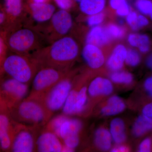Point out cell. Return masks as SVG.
<instances>
[{
	"instance_id": "38",
	"label": "cell",
	"mask_w": 152,
	"mask_h": 152,
	"mask_svg": "<svg viewBox=\"0 0 152 152\" xmlns=\"http://www.w3.org/2000/svg\"><path fill=\"white\" fill-rule=\"evenodd\" d=\"M144 87L146 91L152 97V77L146 79L144 82Z\"/></svg>"
},
{
	"instance_id": "14",
	"label": "cell",
	"mask_w": 152,
	"mask_h": 152,
	"mask_svg": "<svg viewBox=\"0 0 152 152\" xmlns=\"http://www.w3.org/2000/svg\"><path fill=\"white\" fill-rule=\"evenodd\" d=\"M62 141L54 133L43 129L39 133L36 144V152H63Z\"/></svg>"
},
{
	"instance_id": "4",
	"label": "cell",
	"mask_w": 152,
	"mask_h": 152,
	"mask_svg": "<svg viewBox=\"0 0 152 152\" xmlns=\"http://www.w3.org/2000/svg\"><path fill=\"white\" fill-rule=\"evenodd\" d=\"M3 69L9 77L30 85L39 67L31 56L13 53L6 57Z\"/></svg>"
},
{
	"instance_id": "26",
	"label": "cell",
	"mask_w": 152,
	"mask_h": 152,
	"mask_svg": "<svg viewBox=\"0 0 152 152\" xmlns=\"http://www.w3.org/2000/svg\"><path fill=\"white\" fill-rule=\"evenodd\" d=\"M109 5L115 11L119 16L126 17L130 12L131 8L127 0H109Z\"/></svg>"
},
{
	"instance_id": "17",
	"label": "cell",
	"mask_w": 152,
	"mask_h": 152,
	"mask_svg": "<svg viewBox=\"0 0 152 152\" xmlns=\"http://www.w3.org/2000/svg\"><path fill=\"white\" fill-rule=\"evenodd\" d=\"M113 91V86L109 79L97 77L90 83L88 88V94L92 97L109 96Z\"/></svg>"
},
{
	"instance_id": "23",
	"label": "cell",
	"mask_w": 152,
	"mask_h": 152,
	"mask_svg": "<svg viewBox=\"0 0 152 152\" xmlns=\"http://www.w3.org/2000/svg\"><path fill=\"white\" fill-rule=\"evenodd\" d=\"M112 140L110 132L106 128H99L95 132V145L101 151H106L110 150L111 148Z\"/></svg>"
},
{
	"instance_id": "19",
	"label": "cell",
	"mask_w": 152,
	"mask_h": 152,
	"mask_svg": "<svg viewBox=\"0 0 152 152\" xmlns=\"http://www.w3.org/2000/svg\"><path fill=\"white\" fill-rule=\"evenodd\" d=\"M127 49L122 44L115 47L107 61V67L113 72L120 71L124 66Z\"/></svg>"
},
{
	"instance_id": "31",
	"label": "cell",
	"mask_w": 152,
	"mask_h": 152,
	"mask_svg": "<svg viewBox=\"0 0 152 152\" xmlns=\"http://www.w3.org/2000/svg\"><path fill=\"white\" fill-rule=\"evenodd\" d=\"M141 62V56L139 52L134 49L127 50L125 63L131 67H136L139 65Z\"/></svg>"
},
{
	"instance_id": "44",
	"label": "cell",
	"mask_w": 152,
	"mask_h": 152,
	"mask_svg": "<svg viewBox=\"0 0 152 152\" xmlns=\"http://www.w3.org/2000/svg\"><path fill=\"white\" fill-rule=\"evenodd\" d=\"M83 0H74V1L75 3H80L81 1H82Z\"/></svg>"
},
{
	"instance_id": "5",
	"label": "cell",
	"mask_w": 152,
	"mask_h": 152,
	"mask_svg": "<svg viewBox=\"0 0 152 152\" xmlns=\"http://www.w3.org/2000/svg\"><path fill=\"white\" fill-rule=\"evenodd\" d=\"M66 74V70L58 68H39L31 82V88L28 96L42 101L47 93Z\"/></svg>"
},
{
	"instance_id": "18",
	"label": "cell",
	"mask_w": 152,
	"mask_h": 152,
	"mask_svg": "<svg viewBox=\"0 0 152 152\" xmlns=\"http://www.w3.org/2000/svg\"><path fill=\"white\" fill-rule=\"evenodd\" d=\"M112 40L106 28L98 26L92 27L88 32L86 43L101 48L108 44Z\"/></svg>"
},
{
	"instance_id": "34",
	"label": "cell",
	"mask_w": 152,
	"mask_h": 152,
	"mask_svg": "<svg viewBox=\"0 0 152 152\" xmlns=\"http://www.w3.org/2000/svg\"><path fill=\"white\" fill-rule=\"evenodd\" d=\"M8 31V25L5 12L4 9H0V32L6 34Z\"/></svg>"
},
{
	"instance_id": "41",
	"label": "cell",
	"mask_w": 152,
	"mask_h": 152,
	"mask_svg": "<svg viewBox=\"0 0 152 152\" xmlns=\"http://www.w3.org/2000/svg\"><path fill=\"white\" fill-rule=\"evenodd\" d=\"M53 0H26L27 2L31 3H50Z\"/></svg>"
},
{
	"instance_id": "29",
	"label": "cell",
	"mask_w": 152,
	"mask_h": 152,
	"mask_svg": "<svg viewBox=\"0 0 152 152\" xmlns=\"http://www.w3.org/2000/svg\"><path fill=\"white\" fill-rule=\"evenodd\" d=\"M105 28L112 39H121L124 36V28L119 25L111 23L108 25Z\"/></svg>"
},
{
	"instance_id": "16",
	"label": "cell",
	"mask_w": 152,
	"mask_h": 152,
	"mask_svg": "<svg viewBox=\"0 0 152 152\" xmlns=\"http://www.w3.org/2000/svg\"><path fill=\"white\" fill-rule=\"evenodd\" d=\"M82 56L85 62L89 67L98 69L103 65L105 58L99 47L86 44L82 51Z\"/></svg>"
},
{
	"instance_id": "2",
	"label": "cell",
	"mask_w": 152,
	"mask_h": 152,
	"mask_svg": "<svg viewBox=\"0 0 152 152\" xmlns=\"http://www.w3.org/2000/svg\"><path fill=\"white\" fill-rule=\"evenodd\" d=\"M12 119L17 122L35 126H45L52 118L39 100L28 96L9 110Z\"/></svg>"
},
{
	"instance_id": "15",
	"label": "cell",
	"mask_w": 152,
	"mask_h": 152,
	"mask_svg": "<svg viewBox=\"0 0 152 152\" xmlns=\"http://www.w3.org/2000/svg\"><path fill=\"white\" fill-rule=\"evenodd\" d=\"M3 9L7 20L8 32L22 26L26 14L23 0H4Z\"/></svg>"
},
{
	"instance_id": "46",
	"label": "cell",
	"mask_w": 152,
	"mask_h": 152,
	"mask_svg": "<svg viewBox=\"0 0 152 152\" xmlns=\"http://www.w3.org/2000/svg\"><path fill=\"white\" fill-rule=\"evenodd\" d=\"M1 151V148H0V151Z\"/></svg>"
},
{
	"instance_id": "6",
	"label": "cell",
	"mask_w": 152,
	"mask_h": 152,
	"mask_svg": "<svg viewBox=\"0 0 152 152\" xmlns=\"http://www.w3.org/2000/svg\"><path fill=\"white\" fill-rule=\"evenodd\" d=\"M30 85L9 77L0 80V99L8 110L20 102L29 94Z\"/></svg>"
},
{
	"instance_id": "45",
	"label": "cell",
	"mask_w": 152,
	"mask_h": 152,
	"mask_svg": "<svg viewBox=\"0 0 152 152\" xmlns=\"http://www.w3.org/2000/svg\"><path fill=\"white\" fill-rule=\"evenodd\" d=\"M149 16L150 17V18L152 20V11L151 12V14H150Z\"/></svg>"
},
{
	"instance_id": "8",
	"label": "cell",
	"mask_w": 152,
	"mask_h": 152,
	"mask_svg": "<svg viewBox=\"0 0 152 152\" xmlns=\"http://www.w3.org/2000/svg\"><path fill=\"white\" fill-rule=\"evenodd\" d=\"M73 21L69 11L59 10L56 11L49 21L45 24L42 29H45L42 34L50 44L56 40L65 37L71 31Z\"/></svg>"
},
{
	"instance_id": "25",
	"label": "cell",
	"mask_w": 152,
	"mask_h": 152,
	"mask_svg": "<svg viewBox=\"0 0 152 152\" xmlns=\"http://www.w3.org/2000/svg\"><path fill=\"white\" fill-rule=\"evenodd\" d=\"M128 42L131 46L137 48L139 51L142 53H146L150 50V38L147 35L132 33L128 36Z\"/></svg>"
},
{
	"instance_id": "37",
	"label": "cell",
	"mask_w": 152,
	"mask_h": 152,
	"mask_svg": "<svg viewBox=\"0 0 152 152\" xmlns=\"http://www.w3.org/2000/svg\"><path fill=\"white\" fill-rule=\"evenodd\" d=\"M138 14L135 11H131L126 17V20L131 29L133 30L137 19Z\"/></svg>"
},
{
	"instance_id": "22",
	"label": "cell",
	"mask_w": 152,
	"mask_h": 152,
	"mask_svg": "<svg viewBox=\"0 0 152 152\" xmlns=\"http://www.w3.org/2000/svg\"><path fill=\"white\" fill-rule=\"evenodd\" d=\"M107 0H83L79 3V8L83 13L91 15L102 12Z\"/></svg>"
},
{
	"instance_id": "43",
	"label": "cell",
	"mask_w": 152,
	"mask_h": 152,
	"mask_svg": "<svg viewBox=\"0 0 152 152\" xmlns=\"http://www.w3.org/2000/svg\"><path fill=\"white\" fill-rule=\"evenodd\" d=\"M8 111L7 109L4 106L3 104L2 103L1 101V100L0 99V112L3 111Z\"/></svg>"
},
{
	"instance_id": "30",
	"label": "cell",
	"mask_w": 152,
	"mask_h": 152,
	"mask_svg": "<svg viewBox=\"0 0 152 152\" xmlns=\"http://www.w3.org/2000/svg\"><path fill=\"white\" fill-rule=\"evenodd\" d=\"M135 7L139 12L144 15H149L152 11V0H136Z\"/></svg>"
},
{
	"instance_id": "7",
	"label": "cell",
	"mask_w": 152,
	"mask_h": 152,
	"mask_svg": "<svg viewBox=\"0 0 152 152\" xmlns=\"http://www.w3.org/2000/svg\"><path fill=\"white\" fill-rule=\"evenodd\" d=\"M73 86L72 81L66 74L43 98L41 101L52 117L62 110Z\"/></svg>"
},
{
	"instance_id": "3",
	"label": "cell",
	"mask_w": 152,
	"mask_h": 152,
	"mask_svg": "<svg viewBox=\"0 0 152 152\" xmlns=\"http://www.w3.org/2000/svg\"><path fill=\"white\" fill-rule=\"evenodd\" d=\"M43 39L39 31L27 26L15 28L6 36L8 50L13 53L28 56H31L42 48L40 42Z\"/></svg>"
},
{
	"instance_id": "24",
	"label": "cell",
	"mask_w": 152,
	"mask_h": 152,
	"mask_svg": "<svg viewBox=\"0 0 152 152\" xmlns=\"http://www.w3.org/2000/svg\"><path fill=\"white\" fill-rule=\"evenodd\" d=\"M152 130V118L142 114L133 125L132 132L134 136L140 137Z\"/></svg>"
},
{
	"instance_id": "12",
	"label": "cell",
	"mask_w": 152,
	"mask_h": 152,
	"mask_svg": "<svg viewBox=\"0 0 152 152\" xmlns=\"http://www.w3.org/2000/svg\"><path fill=\"white\" fill-rule=\"evenodd\" d=\"M26 13L29 15L33 21L44 25L50 21L56 12L55 5L50 2L27 3L25 4Z\"/></svg>"
},
{
	"instance_id": "33",
	"label": "cell",
	"mask_w": 152,
	"mask_h": 152,
	"mask_svg": "<svg viewBox=\"0 0 152 152\" xmlns=\"http://www.w3.org/2000/svg\"><path fill=\"white\" fill-rule=\"evenodd\" d=\"M59 10L69 11L73 7L74 0H53Z\"/></svg>"
},
{
	"instance_id": "40",
	"label": "cell",
	"mask_w": 152,
	"mask_h": 152,
	"mask_svg": "<svg viewBox=\"0 0 152 152\" xmlns=\"http://www.w3.org/2000/svg\"><path fill=\"white\" fill-rule=\"evenodd\" d=\"M129 148L126 146L122 145L121 144L118 145V146L113 148L111 151L113 152H126L129 151Z\"/></svg>"
},
{
	"instance_id": "27",
	"label": "cell",
	"mask_w": 152,
	"mask_h": 152,
	"mask_svg": "<svg viewBox=\"0 0 152 152\" xmlns=\"http://www.w3.org/2000/svg\"><path fill=\"white\" fill-rule=\"evenodd\" d=\"M111 80L114 83L121 84L129 85L132 83L134 78L132 75L125 71H115L110 76Z\"/></svg>"
},
{
	"instance_id": "21",
	"label": "cell",
	"mask_w": 152,
	"mask_h": 152,
	"mask_svg": "<svg viewBox=\"0 0 152 152\" xmlns=\"http://www.w3.org/2000/svg\"><path fill=\"white\" fill-rule=\"evenodd\" d=\"M110 132L112 139L117 145L122 144L126 139L125 123L120 118L112 120L110 124Z\"/></svg>"
},
{
	"instance_id": "36",
	"label": "cell",
	"mask_w": 152,
	"mask_h": 152,
	"mask_svg": "<svg viewBox=\"0 0 152 152\" xmlns=\"http://www.w3.org/2000/svg\"><path fill=\"white\" fill-rule=\"evenodd\" d=\"M152 142L149 137L146 138L142 141L139 146L138 151L140 152H151L152 150Z\"/></svg>"
},
{
	"instance_id": "13",
	"label": "cell",
	"mask_w": 152,
	"mask_h": 152,
	"mask_svg": "<svg viewBox=\"0 0 152 152\" xmlns=\"http://www.w3.org/2000/svg\"><path fill=\"white\" fill-rule=\"evenodd\" d=\"M16 123L9 111L0 112V148L2 151L11 152Z\"/></svg>"
},
{
	"instance_id": "1",
	"label": "cell",
	"mask_w": 152,
	"mask_h": 152,
	"mask_svg": "<svg viewBox=\"0 0 152 152\" xmlns=\"http://www.w3.org/2000/svg\"><path fill=\"white\" fill-rule=\"evenodd\" d=\"M79 47L77 41L66 36L39 49L31 55L39 68L51 66L66 70L67 66L78 56Z\"/></svg>"
},
{
	"instance_id": "35",
	"label": "cell",
	"mask_w": 152,
	"mask_h": 152,
	"mask_svg": "<svg viewBox=\"0 0 152 152\" xmlns=\"http://www.w3.org/2000/svg\"><path fill=\"white\" fill-rule=\"evenodd\" d=\"M149 24L148 19L144 15L140 14L138 15L137 19L133 28V31H137L140 29L145 27Z\"/></svg>"
},
{
	"instance_id": "20",
	"label": "cell",
	"mask_w": 152,
	"mask_h": 152,
	"mask_svg": "<svg viewBox=\"0 0 152 152\" xmlns=\"http://www.w3.org/2000/svg\"><path fill=\"white\" fill-rule=\"evenodd\" d=\"M126 107V104L122 99L115 95L108 99L105 105L101 109V113L105 116L115 115L124 111Z\"/></svg>"
},
{
	"instance_id": "42",
	"label": "cell",
	"mask_w": 152,
	"mask_h": 152,
	"mask_svg": "<svg viewBox=\"0 0 152 152\" xmlns=\"http://www.w3.org/2000/svg\"><path fill=\"white\" fill-rule=\"evenodd\" d=\"M146 63L147 66L151 69H152V53L147 58Z\"/></svg>"
},
{
	"instance_id": "39",
	"label": "cell",
	"mask_w": 152,
	"mask_h": 152,
	"mask_svg": "<svg viewBox=\"0 0 152 152\" xmlns=\"http://www.w3.org/2000/svg\"><path fill=\"white\" fill-rule=\"evenodd\" d=\"M142 113L143 115L152 118V102L147 104L144 107Z\"/></svg>"
},
{
	"instance_id": "10",
	"label": "cell",
	"mask_w": 152,
	"mask_h": 152,
	"mask_svg": "<svg viewBox=\"0 0 152 152\" xmlns=\"http://www.w3.org/2000/svg\"><path fill=\"white\" fill-rule=\"evenodd\" d=\"M83 128L80 120L64 114L52 117L44 129L56 134L62 141L68 136L79 134Z\"/></svg>"
},
{
	"instance_id": "28",
	"label": "cell",
	"mask_w": 152,
	"mask_h": 152,
	"mask_svg": "<svg viewBox=\"0 0 152 152\" xmlns=\"http://www.w3.org/2000/svg\"><path fill=\"white\" fill-rule=\"evenodd\" d=\"M6 34L0 32V80L4 76L3 66L4 60L7 56L8 50L6 39Z\"/></svg>"
},
{
	"instance_id": "9",
	"label": "cell",
	"mask_w": 152,
	"mask_h": 152,
	"mask_svg": "<svg viewBox=\"0 0 152 152\" xmlns=\"http://www.w3.org/2000/svg\"><path fill=\"white\" fill-rule=\"evenodd\" d=\"M41 128L17 122L11 152H36V141Z\"/></svg>"
},
{
	"instance_id": "11",
	"label": "cell",
	"mask_w": 152,
	"mask_h": 152,
	"mask_svg": "<svg viewBox=\"0 0 152 152\" xmlns=\"http://www.w3.org/2000/svg\"><path fill=\"white\" fill-rule=\"evenodd\" d=\"M88 102V87L73 86L62 109V113L69 116L81 115L86 110Z\"/></svg>"
},
{
	"instance_id": "32",
	"label": "cell",
	"mask_w": 152,
	"mask_h": 152,
	"mask_svg": "<svg viewBox=\"0 0 152 152\" xmlns=\"http://www.w3.org/2000/svg\"><path fill=\"white\" fill-rule=\"evenodd\" d=\"M105 20V14L103 12L88 16L86 23L88 26L92 28L99 26Z\"/></svg>"
}]
</instances>
